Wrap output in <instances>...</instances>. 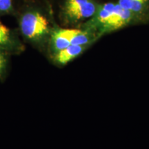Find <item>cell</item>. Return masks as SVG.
Instances as JSON below:
<instances>
[{"label": "cell", "instance_id": "cell-1", "mask_svg": "<svg viewBox=\"0 0 149 149\" xmlns=\"http://www.w3.org/2000/svg\"><path fill=\"white\" fill-rule=\"evenodd\" d=\"M52 17L51 10L37 4H24L17 9L15 17L22 40L45 55L55 26Z\"/></svg>", "mask_w": 149, "mask_h": 149}, {"label": "cell", "instance_id": "cell-2", "mask_svg": "<svg viewBox=\"0 0 149 149\" xmlns=\"http://www.w3.org/2000/svg\"><path fill=\"white\" fill-rule=\"evenodd\" d=\"M96 13L92 0H64L61 17L65 23L73 24L91 17Z\"/></svg>", "mask_w": 149, "mask_h": 149}, {"label": "cell", "instance_id": "cell-3", "mask_svg": "<svg viewBox=\"0 0 149 149\" xmlns=\"http://www.w3.org/2000/svg\"><path fill=\"white\" fill-rule=\"evenodd\" d=\"M0 49L12 55H19L26 50L17 29H10L0 22Z\"/></svg>", "mask_w": 149, "mask_h": 149}, {"label": "cell", "instance_id": "cell-4", "mask_svg": "<svg viewBox=\"0 0 149 149\" xmlns=\"http://www.w3.org/2000/svg\"><path fill=\"white\" fill-rule=\"evenodd\" d=\"M70 45H71L70 41V29H61L55 25L52 30L46 56L50 57Z\"/></svg>", "mask_w": 149, "mask_h": 149}, {"label": "cell", "instance_id": "cell-5", "mask_svg": "<svg viewBox=\"0 0 149 149\" xmlns=\"http://www.w3.org/2000/svg\"><path fill=\"white\" fill-rule=\"evenodd\" d=\"M131 19V11L115 4L113 14L109 20L102 28L98 33V37L105 33L111 32L120 29L127 24Z\"/></svg>", "mask_w": 149, "mask_h": 149}, {"label": "cell", "instance_id": "cell-6", "mask_svg": "<svg viewBox=\"0 0 149 149\" xmlns=\"http://www.w3.org/2000/svg\"><path fill=\"white\" fill-rule=\"evenodd\" d=\"M88 46L70 45L64 49L61 50L48 57L54 65L58 67H63L81 55Z\"/></svg>", "mask_w": 149, "mask_h": 149}, {"label": "cell", "instance_id": "cell-7", "mask_svg": "<svg viewBox=\"0 0 149 149\" xmlns=\"http://www.w3.org/2000/svg\"><path fill=\"white\" fill-rule=\"evenodd\" d=\"M11 56L0 49V81L3 82L8 76L10 70Z\"/></svg>", "mask_w": 149, "mask_h": 149}, {"label": "cell", "instance_id": "cell-8", "mask_svg": "<svg viewBox=\"0 0 149 149\" xmlns=\"http://www.w3.org/2000/svg\"><path fill=\"white\" fill-rule=\"evenodd\" d=\"M17 9L14 0H0V17L12 15L15 17Z\"/></svg>", "mask_w": 149, "mask_h": 149}, {"label": "cell", "instance_id": "cell-9", "mask_svg": "<svg viewBox=\"0 0 149 149\" xmlns=\"http://www.w3.org/2000/svg\"><path fill=\"white\" fill-rule=\"evenodd\" d=\"M16 8L17 9L24 4H37L44 7L46 9L51 8L52 0H14Z\"/></svg>", "mask_w": 149, "mask_h": 149}, {"label": "cell", "instance_id": "cell-10", "mask_svg": "<svg viewBox=\"0 0 149 149\" xmlns=\"http://www.w3.org/2000/svg\"><path fill=\"white\" fill-rule=\"evenodd\" d=\"M146 1L147 0H134L133 8H132L131 11L135 13L139 12L142 9Z\"/></svg>", "mask_w": 149, "mask_h": 149}, {"label": "cell", "instance_id": "cell-11", "mask_svg": "<svg viewBox=\"0 0 149 149\" xmlns=\"http://www.w3.org/2000/svg\"><path fill=\"white\" fill-rule=\"evenodd\" d=\"M134 0H119L118 4L122 8L128 9L131 11L132 8H133ZM132 12V11H131Z\"/></svg>", "mask_w": 149, "mask_h": 149}]
</instances>
